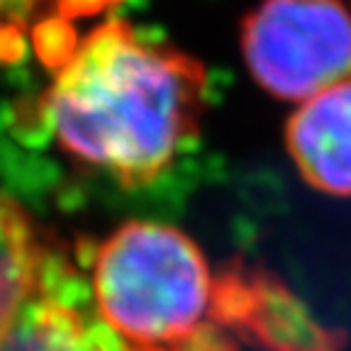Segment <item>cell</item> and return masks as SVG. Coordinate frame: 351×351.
<instances>
[{"label":"cell","instance_id":"7","mask_svg":"<svg viewBox=\"0 0 351 351\" xmlns=\"http://www.w3.org/2000/svg\"><path fill=\"white\" fill-rule=\"evenodd\" d=\"M37 0H0V27L22 25L34 10Z\"/></svg>","mask_w":351,"mask_h":351},{"label":"cell","instance_id":"6","mask_svg":"<svg viewBox=\"0 0 351 351\" xmlns=\"http://www.w3.org/2000/svg\"><path fill=\"white\" fill-rule=\"evenodd\" d=\"M44 249L27 213L0 191V339L42 291Z\"/></svg>","mask_w":351,"mask_h":351},{"label":"cell","instance_id":"1","mask_svg":"<svg viewBox=\"0 0 351 351\" xmlns=\"http://www.w3.org/2000/svg\"><path fill=\"white\" fill-rule=\"evenodd\" d=\"M203 98L205 71L195 59L108 20L59 64L44 117L66 154L139 188L193 137Z\"/></svg>","mask_w":351,"mask_h":351},{"label":"cell","instance_id":"2","mask_svg":"<svg viewBox=\"0 0 351 351\" xmlns=\"http://www.w3.org/2000/svg\"><path fill=\"white\" fill-rule=\"evenodd\" d=\"M98 315L134 351H237L227 332L225 278L181 230L127 222L98 247Z\"/></svg>","mask_w":351,"mask_h":351},{"label":"cell","instance_id":"4","mask_svg":"<svg viewBox=\"0 0 351 351\" xmlns=\"http://www.w3.org/2000/svg\"><path fill=\"white\" fill-rule=\"evenodd\" d=\"M288 149L313 188L351 195V78L300 103L288 122Z\"/></svg>","mask_w":351,"mask_h":351},{"label":"cell","instance_id":"3","mask_svg":"<svg viewBox=\"0 0 351 351\" xmlns=\"http://www.w3.org/2000/svg\"><path fill=\"white\" fill-rule=\"evenodd\" d=\"M241 49L269 93L305 103L351 78V12L341 0H261Z\"/></svg>","mask_w":351,"mask_h":351},{"label":"cell","instance_id":"5","mask_svg":"<svg viewBox=\"0 0 351 351\" xmlns=\"http://www.w3.org/2000/svg\"><path fill=\"white\" fill-rule=\"evenodd\" d=\"M0 351H134L73 302L39 291L0 339Z\"/></svg>","mask_w":351,"mask_h":351}]
</instances>
